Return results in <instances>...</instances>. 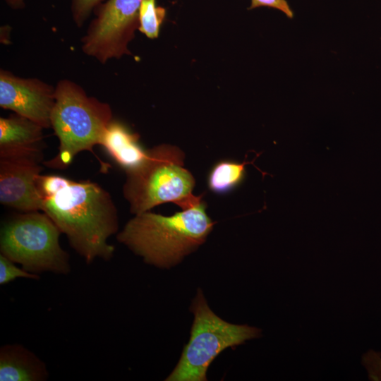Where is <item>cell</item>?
Masks as SVG:
<instances>
[{
  "instance_id": "cell-1",
  "label": "cell",
  "mask_w": 381,
  "mask_h": 381,
  "mask_svg": "<svg viewBox=\"0 0 381 381\" xmlns=\"http://www.w3.org/2000/svg\"><path fill=\"white\" fill-rule=\"evenodd\" d=\"M46 213L86 263L109 260L114 253L108 238L119 229L118 212L111 194L90 181L43 175L39 183Z\"/></svg>"
},
{
  "instance_id": "cell-2",
  "label": "cell",
  "mask_w": 381,
  "mask_h": 381,
  "mask_svg": "<svg viewBox=\"0 0 381 381\" xmlns=\"http://www.w3.org/2000/svg\"><path fill=\"white\" fill-rule=\"evenodd\" d=\"M202 195L171 216L150 211L135 214L118 233V241L149 264L169 268L205 242L214 223Z\"/></svg>"
},
{
  "instance_id": "cell-3",
  "label": "cell",
  "mask_w": 381,
  "mask_h": 381,
  "mask_svg": "<svg viewBox=\"0 0 381 381\" xmlns=\"http://www.w3.org/2000/svg\"><path fill=\"white\" fill-rule=\"evenodd\" d=\"M113 120L111 106L87 95L76 83L63 79L55 86V102L51 114V128L59 140L57 155L45 161L47 167L64 169L83 151L92 153L100 145Z\"/></svg>"
},
{
  "instance_id": "cell-4",
  "label": "cell",
  "mask_w": 381,
  "mask_h": 381,
  "mask_svg": "<svg viewBox=\"0 0 381 381\" xmlns=\"http://www.w3.org/2000/svg\"><path fill=\"white\" fill-rule=\"evenodd\" d=\"M183 162L184 154L179 148L159 145L147 150L139 166L126 171L123 194L131 213L147 212L166 202L181 209L190 205L197 198L192 193L195 179Z\"/></svg>"
},
{
  "instance_id": "cell-5",
  "label": "cell",
  "mask_w": 381,
  "mask_h": 381,
  "mask_svg": "<svg viewBox=\"0 0 381 381\" xmlns=\"http://www.w3.org/2000/svg\"><path fill=\"white\" fill-rule=\"evenodd\" d=\"M190 310L194 320L190 339L167 381H206L210 363L222 351L261 336L258 327L231 324L214 314L200 289Z\"/></svg>"
},
{
  "instance_id": "cell-6",
  "label": "cell",
  "mask_w": 381,
  "mask_h": 381,
  "mask_svg": "<svg viewBox=\"0 0 381 381\" xmlns=\"http://www.w3.org/2000/svg\"><path fill=\"white\" fill-rule=\"evenodd\" d=\"M61 234L44 212H23L2 225L0 254L32 274H66L71 271L69 255L60 246Z\"/></svg>"
},
{
  "instance_id": "cell-7",
  "label": "cell",
  "mask_w": 381,
  "mask_h": 381,
  "mask_svg": "<svg viewBox=\"0 0 381 381\" xmlns=\"http://www.w3.org/2000/svg\"><path fill=\"white\" fill-rule=\"evenodd\" d=\"M142 0H107L94 10L81 49L102 64L131 54L128 44L139 27Z\"/></svg>"
},
{
  "instance_id": "cell-8",
  "label": "cell",
  "mask_w": 381,
  "mask_h": 381,
  "mask_svg": "<svg viewBox=\"0 0 381 381\" xmlns=\"http://www.w3.org/2000/svg\"><path fill=\"white\" fill-rule=\"evenodd\" d=\"M43 152L0 155V202L22 212L42 211L37 181Z\"/></svg>"
},
{
  "instance_id": "cell-9",
  "label": "cell",
  "mask_w": 381,
  "mask_h": 381,
  "mask_svg": "<svg viewBox=\"0 0 381 381\" xmlns=\"http://www.w3.org/2000/svg\"><path fill=\"white\" fill-rule=\"evenodd\" d=\"M55 87L36 78H22L0 71V107L51 128Z\"/></svg>"
},
{
  "instance_id": "cell-10",
  "label": "cell",
  "mask_w": 381,
  "mask_h": 381,
  "mask_svg": "<svg viewBox=\"0 0 381 381\" xmlns=\"http://www.w3.org/2000/svg\"><path fill=\"white\" fill-rule=\"evenodd\" d=\"M44 128L18 115L0 118V155L43 152Z\"/></svg>"
},
{
  "instance_id": "cell-11",
  "label": "cell",
  "mask_w": 381,
  "mask_h": 381,
  "mask_svg": "<svg viewBox=\"0 0 381 381\" xmlns=\"http://www.w3.org/2000/svg\"><path fill=\"white\" fill-rule=\"evenodd\" d=\"M139 139L138 133L131 132L123 123L113 119L99 145L121 167L128 171L139 166L147 155V150L141 147Z\"/></svg>"
},
{
  "instance_id": "cell-12",
  "label": "cell",
  "mask_w": 381,
  "mask_h": 381,
  "mask_svg": "<svg viewBox=\"0 0 381 381\" xmlns=\"http://www.w3.org/2000/svg\"><path fill=\"white\" fill-rule=\"evenodd\" d=\"M47 377L44 363L23 346L8 344L1 348V381H42Z\"/></svg>"
},
{
  "instance_id": "cell-13",
  "label": "cell",
  "mask_w": 381,
  "mask_h": 381,
  "mask_svg": "<svg viewBox=\"0 0 381 381\" xmlns=\"http://www.w3.org/2000/svg\"><path fill=\"white\" fill-rule=\"evenodd\" d=\"M251 162L223 161L212 169L209 178L210 188L217 193H226L239 185L246 176L245 166Z\"/></svg>"
},
{
  "instance_id": "cell-14",
  "label": "cell",
  "mask_w": 381,
  "mask_h": 381,
  "mask_svg": "<svg viewBox=\"0 0 381 381\" xmlns=\"http://www.w3.org/2000/svg\"><path fill=\"white\" fill-rule=\"evenodd\" d=\"M165 15V8L157 6L155 0H142L139 11V31L148 38H157Z\"/></svg>"
},
{
  "instance_id": "cell-15",
  "label": "cell",
  "mask_w": 381,
  "mask_h": 381,
  "mask_svg": "<svg viewBox=\"0 0 381 381\" xmlns=\"http://www.w3.org/2000/svg\"><path fill=\"white\" fill-rule=\"evenodd\" d=\"M18 277L38 279L39 275L16 267L13 261L0 254V284H8Z\"/></svg>"
},
{
  "instance_id": "cell-16",
  "label": "cell",
  "mask_w": 381,
  "mask_h": 381,
  "mask_svg": "<svg viewBox=\"0 0 381 381\" xmlns=\"http://www.w3.org/2000/svg\"><path fill=\"white\" fill-rule=\"evenodd\" d=\"M104 0H71V12L77 27L84 25L90 14Z\"/></svg>"
},
{
  "instance_id": "cell-17",
  "label": "cell",
  "mask_w": 381,
  "mask_h": 381,
  "mask_svg": "<svg viewBox=\"0 0 381 381\" xmlns=\"http://www.w3.org/2000/svg\"><path fill=\"white\" fill-rule=\"evenodd\" d=\"M362 363L365 367L370 380L381 381V353L370 350L362 356Z\"/></svg>"
},
{
  "instance_id": "cell-18",
  "label": "cell",
  "mask_w": 381,
  "mask_h": 381,
  "mask_svg": "<svg viewBox=\"0 0 381 381\" xmlns=\"http://www.w3.org/2000/svg\"><path fill=\"white\" fill-rule=\"evenodd\" d=\"M266 6L282 11L289 18H294V12L286 0H251L249 9Z\"/></svg>"
},
{
  "instance_id": "cell-19",
  "label": "cell",
  "mask_w": 381,
  "mask_h": 381,
  "mask_svg": "<svg viewBox=\"0 0 381 381\" xmlns=\"http://www.w3.org/2000/svg\"><path fill=\"white\" fill-rule=\"evenodd\" d=\"M6 4L12 9H23L25 6V0H4Z\"/></svg>"
}]
</instances>
